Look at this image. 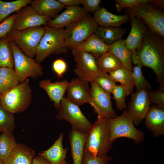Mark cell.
Listing matches in <instances>:
<instances>
[{"label":"cell","mask_w":164,"mask_h":164,"mask_svg":"<svg viewBox=\"0 0 164 164\" xmlns=\"http://www.w3.org/2000/svg\"><path fill=\"white\" fill-rule=\"evenodd\" d=\"M109 48V46L94 34L74 49L91 54L96 59L108 52Z\"/></svg>","instance_id":"cell-24"},{"label":"cell","mask_w":164,"mask_h":164,"mask_svg":"<svg viewBox=\"0 0 164 164\" xmlns=\"http://www.w3.org/2000/svg\"><path fill=\"white\" fill-rule=\"evenodd\" d=\"M59 120L68 122L73 128L80 132L88 133L92 124L82 112L79 106L64 97L56 116Z\"/></svg>","instance_id":"cell-10"},{"label":"cell","mask_w":164,"mask_h":164,"mask_svg":"<svg viewBox=\"0 0 164 164\" xmlns=\"http://www.w3.org/2000/svg\"><path fill=\"white\" fill-rule=\"evenodd\" d=\"M127 11L129 16L136 17L152 32L164 38V12L163 9L150 3L127 9Z\"/></svg>","instance_id":"cell-5"},{"label":"cell","mask_w":164,"mask_h":164,"mask_svg":"<svg viewBox=\"0 0 164 164\" xmlns=\"http://www.w3.org/2000/svg\"><path fill=\"white\" fill-rule=\"evenodd\" d=\"M149 90L145 88L132 94L128 104L127 111L135 125L145 119L151 104Z\"/></svg>","instance_id":"cell-13"},{"label":"cell","mask_w":164,"mask_h":164,"mask_svg":"<svg viewBox=\"0 0 164 164\" xmlns=\"http://www.w3.org/2000/svg\"><path fill=\"white\" fill-rule=\"evenodd\" d=\"M31 0H17L5 2L0 0V24L11 13L17 12L29 4Z\"/></svg>","instance_id":"cell-34"},{"label":"cell","mask_w":164,"mask_h":164,"mask_svg":"<svg viewBox=\"0 0 164 164\" xmlns=\"http://www.w3.org/2000/svg\"><path fill=\"white\" fill-rule=\"evenodd\" d=\"M87 15V12L79 6H66L65 10L53 20H50L47 26L56 28H63Z\"/></svg>","instance_id":"cell-16"},{"label":"cell","mask_w":164,"mask_h":164,"mask_svg":"<svg viewBox=\"0 0 164 164\" xmlns=\"http://www.w3.org/2000/svg\"><path fill=\"white\" fill-rule=\"evenodd\" d=\"M19 78L13 68L0 67V94L18 85Z\"/></svg>","instance_id":"cell-28"},{"label":"cell","mask_w":164,"mask_h":164,"mask_svg":"<svg viewBox=\"0 0 164 164\" xmlns=\"http://www.w3.org/2000/svg\"><path fill=\"white\" fill-rule=\"evenodd\" d=\"M127 29L120 27H105L98 26L94 34L107 45L110 46L121 38Z\"/></svg>","instance_id":"cell-27"},{"label":"cell","mask_w":164,"mask_h":164,"mask_svg":"<svg viewBox=\"0 0 164 164\" xmlns=\"http://www.w3.org/2000/svg\"><path fill=\"white\" fill-rule=\"evenodd\" d=\"M0 164H4V163L1 161L0 159Z\"/></svg>","instance_id":"cell-46"},{"label":"cell","mask_w":164,"mask_h":164,"mask_svg":"<svg viewBox=\"0 0 164 164\" xmlns=\"http://www.w3.org/2000/svg\"><path fill=\"white\" fill-rule=\"evenodd\" d=\"M30 6L39 15L49 17H56L65 6L58 0H31Z\"/></svg>","instance_id":"cell-23"},{"label":"cell","mask_w":164,"mask_h":164,"mask_svg":"<svg viewBox=\"0 0 164 164\" xmlns=\"http://www.w3.org/2000/svg\"><path fill=\"white\" fill-rule=\"evenodd\" d=\"M14 59L15 70L22 82L28 77L35 79L43 74L40 63L25 54L13 41H10Z\"/></svg>","instance_id":"cell-9"},{"label":"cell","mask_w":164,"mask_h":164,"mask_svg":"<svg viewBox=\"0 0 164 164\" xmlns=\"http://www.w3.org/2000/svg\"><path fill=\"white\" fill-rule=\"evenodd\" d=\"M64 135L62 132L52 146L48 149L39 153L38 155L46 159L51 164H67V155L69 147L64 148L63 144Z\"/></svg>","instance_id":"cell-20"},{"label":"cell","mask_w":164,"mask_h":164,"mask_svg":"<svg viewBox=\"0 0 164 164\" xmlns=\"http://www.w3.org/2000/svg\"><path fill=\"white\" fill-rule=\"evenodd\" d=\"M64 6H74L82 4L83 0H58Z\"/></svg>","instance_id":"cell-44"},{"label":"cell","mask_w":164,"mask_h":164,"mask_svg":"<svg viewBox=\"0 0 164 164\" xmlns=\"http://www.w3.org/2000/svg\"><path fill=\"white\" fill-rule=\"evenodd\" d=\"M113 142L110 139L108 119L97 118L88 133L85 149L94 155L105 157L113 148Z\"/></svg>","instance_id":"cell-2"},{"label":"cell","mask_w":164,"mask_h":164,"mask_svg":"<svg viewBox=\"0 0 164 164\" xmlns=\"http://www.w3.org/2000/svg\"><path fill=\"white\" fill-rule=\"evenodd\" d=\"M151 104L155 103L156 105L164 106V88H159L156 91H149Z\"/></svg>","instance_id":"cell-40"},{"label":"cell","mask_w":164,"mask_h":164,"mask_svg":"<svg viewBox=\"0 0 164 164\" xmlns=\"http://www.w3.org/2000/svg\"><path fill=\"white\" fill-rule=\"evenodd\" d=\"M98 26L94 17L87 15L69 24L63 31L66 46L75 48L94 34Z\"/></svg>","instance_id":"cell-6"},{"label":"cell","mask_w":164,"mask_h":164,"mask_svg":"<svg viewBox=\"0 0 164 164\" xmlns=\"http://www.w3.org/2000/svg\"><path fill=\"white\" fill-rule=\"evenodd\" d=\"M131 59L135 65L133 67L132 72L136 91H138L144 88L151 89L152 87L151 84L144 77L142 70V66L136 58L135 50L132 52Z\"/></svg>","instance_id":"cell-33"},{"label":"cell","mask_w":164,"mask_h":164,"mask_svg":"<svg viewBox=\"0 0 164 164\" xmlns=\"http://www.w3.org/2000/svg\"><path fill=\"white\" fill-rule=\"evenodd\" d=\"M29 82L27 79L1 94L0 102L5 110L14 114L23 112L29 108L32 97Z\"/></svg>","instance_id":"cell-3"},{"label":"cell","mask_w":164,"mask_h":164,"mask_svg":"<svg viewBox=\"0 0 164 164\" xmlns=\"http://www.w3.org/2000/svg\"><path fill=\"white\" fill-rule=\"evenodd\" d=\"M32 164H51L45 158L40 155L35 156Z\"/></svg>","instance_id":"cell-45"},{"label":"cell","mask_w":164,"mask_h":164,"mask_svg":"<svg viewBox=\"0 0 164 164\" xmlns=\"http://www.w3.org/2000/svg\"><path fill=\"white\" fill-rule=\"evenodd\" d=\"M145 124L153 136L157 137L164 134V106L150 107L145 118Z\"/></svg>","instance_id":"cell-17"},{"label":"cell","mask_w":164,"mask_h":164,"mask_svg":"<svg viewBox=\"0 0 164 164\" xmlns=\"http://www.w3.org/2000/svg\"><path fill=\"white\" fill-rule=\"evenodd\" d=\"M45 31L38 46L35 60L39 63L52 54L66 53L68 48L65 43L63 28L46 26Z\"/></svg>","instance_id":"cell-4"},{"label":"cell","mask_w":164,"mask_h":164,"mask_svg":"<svg viewBox=\"0 0 164 164\" xmlns=\"http://www.w3.org/2000/svg\"><path fill=\"white\" fill-rule=\"evenodd\" d=\"M164 44L163 38L148 28L141 45L135 50L136 60L142 67H148L154 71L160 88H164Z\"/></svg>","instance_id":"cell-1"},{"label":"cell","mask_w":164,"mask_h":164,"mask_svg":"<svg viewBox=\"0 0 164 164\" xmlns=\"http://www.w3.org/2000/svg\"><path fill=\"white\" fill-rule=\"evenodd\" d=\"M110 156L100 157L94 155L85 149L83 164H108L112 159Z\"/></svg>","instance_id":"cell-39"},{"label":"cell","mask_w":164,"mask_h":164,"mask_svg":"<svg viewBox=\"0 0 164 164\" xmlns=\"http://www.w3.org/2000/svg\"><path fill=\"white\" fill-rule=\"evenodd\" d=\"M115 2L117 10L121 12L124 9L132 8L147 3L154 4L155 0H116Z\"/></svg>","instance_id":"cell-38"},{"label":"cell","mask_w":164,"mask_h":164,"mask_svg":"<svg viewBox=\"0 0 164 164\" xmlns=\"http://www.w3.org/2000/svg\"><path fill=\"white\" fill-rule=\"evenodd\" d=\"M18 145L12 133L2 132L0 135V159L3 163Z\"/></svg>","instance_id":"cell-31"},{"label":"cell","mask_w":164,"mask_h":164,"mask_svg":"<svg viewBox=\"0 0 164 164\" xmlns=\"http://www.w3.org/2000/svg\"><path fill=\"white\" fill-rule=\"evenodd\" d=\"M0 96H1V94H0Z\"/></svg>","instance_id":"cell-47"},{"label":"cell","mask_w":164,"mask_h":164,"mask_svg":"<svg viewBox=\"0 0 164 164\" xmlns=\"http://www.w3.org/2000/svg\"><path fill=\"white\" fill-rule=\"evenodd\" d=\"M67 67L66 61L61 59H56L52 64L53 69L58 78L63 77L67 71Z\"/></svg>","instance_id":"cell-42"},{"label":"cell","mask_w":164,"mask_h":164,"mask_svg":"<svg viewBox=\"0 0 164 164\" xmlns=\"http://www.w3.org/2000/svg\"><path fill=\"white\" fill-rule=\"evenodd\" d=\"M109 73L115 82L120 83L128 96L131 94L135 87L132 72L122 67Z\"/></svg>","instance_id":"cell-29"},{"label":"cell","mask_w":164,"mask_h":164,"mask_svg":"<svg viewBox=\"0 0 164 164\" xmlns=\"http://www.w3.org/2000/svg\"><path fill=\"white\" fill-rule=\"evenodd\" d=\"M92 82L110 94L116 85L109 74L101 70L94 76L90 83Z\"/></svg>","instance_id":"cell-36"},{"label":"cell","mask_w":164,"mask_h":164,"mask_svg":"<svg viewBox=\"0 0 164 164\" xmlns=\"http://www.w3.org/2000/svg\"><path fill=\"white\" fill-rule=\"evenodd\" d=\"M10 41L5 36L0 38V67H14V56Z\"/></svg>","instance_id":"cell-32"},{"label":"cell","mask_w":164,"mask_h":164,"mask_svg":"<svg viewBox=\"0 0 164 164\" xmlns=\"http://www.w3.org/2000/svg\"><path fill=\"white\" fill-rule=\"evenodd\" d=\"M45 29V27L39 26L21 31L11 30L5 36L13 42L25 54L33 58Z\"/></svg>","instance_id":"cell-7"},{"label":"cell","mask_w":164,"mask_h":164,"mask_svg":"<svg viewBox=\"0 0 164 164\" xmlns=\"http://www.w3.org/2000/svg\"><path fill=\"white\" fill-rule=\"evenodd\" d=\"M35 155V152L32 149L25 144L19 143L3 163L32 164Z\"/></svg>","instance_id":"cell-25"},{"label":"cell","mask_w":164,"mask_h":164,"mask_svg":"<svg viewBox=\"0 0 164 164\" xmlns=\"http://www.w3.org/2000/svg\"><path fill=\"white\" fill-rule=\"evenodd\" d=\"M88 133L72 128L69 134L73 164H83L85 145Z\"/></svg>","instance_id":"cell-18"},{"label":"cell","mask_w":164,"mask_h":164,"mask_svg":"<svg viewBox=\"0 0 164 164\" xmlns=\"http://www.w3.org/2000/svg\"><path fill=\"white\" fill-rule=\"evenodd\" d=\"M68 83L66 80L53 82L50 79H45L39 82V86L45 91L50 100L54 102L55 108L58 109L66 91Z\"/></svg>","instance_id":"cell-19"},{"label":"cell","mask_w":164,"mask_h":164,"mask_svg":"<svg viewBox=\"0 0 164 164\" xmlns=\"http://www.w3.org/2000/svg\"><path fill=\"white\" fill-rule=\"evenodd\" d=\"M51 18L39 15L30 5L23 7L16 13L11 30L21 31L46 25Z\"/></svg>","instance_id":"cell-14"},{"label":"cell","mask_w":164,"mask_h":164,"mask_svg":"<svg viewBox=\"0 0 164 164\" xmlns=\"http://www.w3.org/2000/svg\"><path fill=\"white\" fill-rule=\"evenodd\" d=\"M101 0H83L82 4L84 9L87 12H95L99 8Z\"/></svg>","instance_id":"cell-43"},{"label":"cell","mask_w":164,"mask_h":164,"mask_svg":"<svg viewBox=\"0 0 164 164\" xmlns=\"http://www.w3.org/2000/svg\"><path fill=\"white\" fill-rule=\"evenodd\" d=\"M96 60L100 70L107 73H110L123 67L119 59L109 51L96 58Z\"/></svg>","instance_id":"cell-30"},{"label":"cell","mask_w":164,"mask_h":164,"mask_svg":"<svg viewBox=\"0 0 164 164\" xmlns=\"http://www.w3.org/2000/svg\"><path fill=\"white\" fill-rule=\"evenodd\" d=\"M15 16L16 14L9 16L0 24V38L5 36L11 30Z\"/></svg>","instance_id":"cell-41"},{"label":"cell","mask_w":164,"mask_h":164,"mask_svg":"<svg viewBox=\"0 0 164 164\" xmlns=\"http://www.w3.org/2000/svg\"><path fill=\"white\" fill-rule=\"evenodd\" d=\"M88 82L78 77L74 78L68 82L66 97L70 101L78 105L86 103L91 104V88Z\"/></svg>","instance_id":"cell-15"},{"label":"cell","mask_w":164,"mask_h":164,"mask_svg":"<svg viewBox=\"0 0 164 164\" xmlns=\"http://www.w3.org/2000/svg\"><path fill=\"white\" fill-rule=\"evenodd\" d=\"M14 114L5 110L0 102V132L12 133L15 128Z\"/></svg>","instance_id":"cell-35"},{"label":"cell","mask_w":164,"mask_h":164,"mask_svg":"<svg viewBox=\"0 0 164 164\" xmlns=\"http://www.w3.org/2000/svg\"><path fill=\"white\" fill-rule=\"evenodd\" d=\"M113 98L116 103L117 109L121 110L126 109L127 105L126 104V98L128 96L125 89L121 85H116L111 92Z\"/></svg>","instance_id":"cell-37"},{"label":"cell","mask_w":164,"mask_h":164,"mask_svg":"<svg viewBox=\"0 0 164 164\" xmlns=\"http://www.w3.org/2000/svg\"><path fill=\"white\" fill-rule=\"evenodd\" d=\"M72 51L76 63L74 73L79 78L90 82L94 76L100 70L96 59L92 55L84 51L74 49H72Z\"/></svg>","instance_id":"cell-12"},{"label":"cell","mask_w":164,"mask_h":164,"mask_svg":"<svg viewBox=\"0 0 164 164\" xmlns=\"http://www.w3.org/2000/svg\"><path fill=\"white\" fill-rule=\"evenodd\" d=\"M110 139L113 142L118 138L125 137L133 140L136 144H140L145 138L143 132L137 129L126 109L116 118L108 119Z\"/></svg>","instance_id":"cell-8"},{"label":"cell","mask_w":164,"mask_h":164,"mask_svg":"<svg viewBox=\"0 0 164 164\" xmlns=\"http://www.w3.org/2000/svg\"><path fill=\"white\" fill-rule=\"evenodd\" d=\"M91 103L90 105L97 118H114L118 116L112 105L110 94L94 82H90Z\"/></svg>","instance_id":"cell-11"},{"label":"cell","mask_w":164,"mask_h":164,"mask_svg":"<svg viewBox=\"0 0 164 164\" xmlns=\"http://www.w3.org/2000/svg\"><path fill=\"white\" fill-rule=\"evenodd\" d=\"M94 18L98 26L105 27H120L130 20L128 15H114L104 7L100 8L94 12Z\"/></svg>","instance_id":"cell-22"},{"label":"cell","mask_w":164,"mask_h":164,"mask_svg":"<svg viewBox=\"0 0 164 164\" xmlns=\"http://www.w3.org/2000/svg\"><path fill=\"white\" fill-rule=\"evenodd\" d=\"M130 18L131 30L125 40L126 47L132 51L136 50L139 47L144 34L148 28L136 17L131 16Z\"/></svg>","instance_id":"cell-21"},{"label":"cell","mask_w":164,"mask_h":164,"mask_svg":"<svg viewBox=\"0 0 164 164\" xmlns=\"http://www.w3.org/2000/svg\"><path fill=\"white\" fill-rule=\"evenodd\" d=\"M108 51L119 59L124 67L133 72V67L131 59L132 51L126 47L125 39L119 40L110 46Z\"/></svg>","instance_id":"cell-26"}]
</instances>
